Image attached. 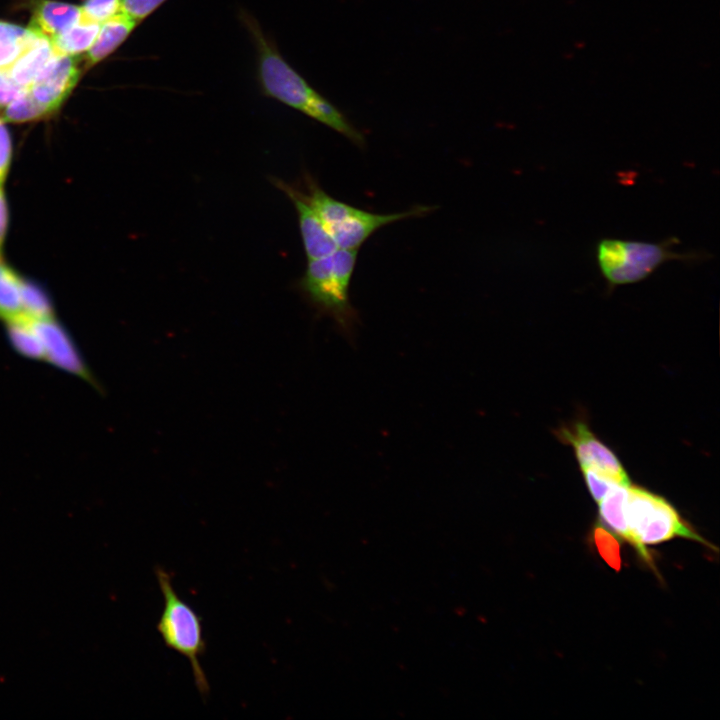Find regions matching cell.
I'll return each instance as SVG.
<instances>
[{
	"mask_svg": "<svg viewBox=\"0 0 720 720\" xmlns=\"http://www.w3.org/2000/svg\"><path fill=\"white\" fill-rule=\"evenodd\" d=\"M240 19L257 51L258 81L263 94L328 126L354 144L364 146L362 133L285 61L255 17L241 11Z\"/></svg>",
	"mask_w": 720,
	"mask_h": 720,
	"instance_id": "cell-1",
	"label": "cell"
},
{
	"mask_svg": "<svg viewBox=\"0 0 720 720\" xmlns=\"http://www.w3.org/2000/svg\"><path fill=\"white\" fill-rule=\"evenodd\" d=\"M679 243L674 236L659 242L604 238L596 245L595 257L609 289L643 281L669 261L698 263L711 257L705 251H676Z\"/></svg>",
	"mask_w": 720,
	"mask_h": 720,
	"instance_id": "cell-2",
	"label": "cell"
},
{
	"mask_svg": "<svg viewBox=\"0 0 720 720\" xmlns=\"http://www.w3.org/2000/svg\"><path fill=\"white\" fill-rule=\"evenodd\" d=\"M357 252L338 248L330 255L308 260L300 280L308 302L319 314L330 317L349 340L354 338L359 324V314L349 297Z\"/></svg>",
	"mask_w": 720,
	"mask_h": 720,
	"instance_id": "cell-3",
	"label": "cell"
},
{
	"mask_svg": "<svg viewBox=\"0 0 720 720\" xmlns=\"http://www.w3.org/2000/svg\"><path fill=\"white\" fill-rule=\"evenodd\" d=\"M624 516L629 533L628 544L652 568L653 559L647 545L685 538L713 547L681 517L671 503L642 487L631 484L627 487Z\"/></svg>",
	"mask_w": 720,
	"mask_h": 720,
	"instance_id": "cell-4",
	"label": "cell"
},
{
	"mask_svg": "<svg viewBox=\"0 0 720 720\" xmlns=\"http://www.w3.org/2000/svg\"><path fill=\"white\" fill-rule=\"evenodd\" d=\"M305 199L315 210L332 239L340 249L358 250L380 228L407 218L419 217L432 210L430 206H416L402 212L372 213L328 195L307 177Z\"/></svg>",
	"mask_w": 720,
	"mask_h": 720,
	"instance_id": "cell-5",
	"label": "cell"
},
{
	"mask_svg": "<svg viewBox=\"0 0 720 720\" xmlns=\"http://www.w3.org/2000/svg\"><path fill=\"white\" fill-rule=\"evenodd\" d=\"M155 576L164 599L157 631L166 647L189 660L195 685L200 695L207 697L210 686L200 662L206 650L202 618L176 593L169 573L157 566Z\"/></svg>",
	"mask_w": 720,
	"mask_h": 720,
	"instance_id": "cell-6",
	"label": "cell"
},
{
	"mask_svg": "<svg viewBox=\"0 0 720 720\" xmlns=\"http://www.w3.org/2000/svg\"><path fill=\"white\" fill-rule=\"evenodd\" d=\"M554 434L573 447L580 468L592 469L619 485H630L629 477L616 455L604 445L583 421L562 425Z\"/></svg>",
	"mask_w": 720,
	"mask_h": 720,
	"instance_id": "cell-7",
	"label": "cell"
},
{
	"mask_svg": "<svg viewBox=\"0 0 720 720\" xmlns=\"http://www.w3.org/2000/svg\"><path fill=\"white\" fill-rule=\"evenodd\" d=\"M76 56L57 54L40 75L26 88V93L44 117L56 112L70 95L80 78Z\"/></svg>",
	"mask_w": 720,
	"mask_h": 720,
	"instance_id": "cell-8",
	"label": "cell"
},
{
	"mask_svg": "<svg viewBox=\"0 0 720 720\" xmlns=\"http://www.w3.org/2000/svg\"><path fill=\"white\" fill-rule=\"evenodd\" d=\"M44 349V360L91 384L95 379L79 355L71 337L54 316L34 319Z\"/></svg>",
	"mask_w": 720,
	"mask_h": 720,
	"instance_id": "cell-9",
	"label": "cell"
},
{
	"mask_svg": "<svg viewBox=\"0 0 720 720\" xmlns=\"http://www.w3.org/2000/svg\"><path fill=\"white\" fill-rule=\"evenodd\" d=\"M275 185L291 199L296 208L300 233L308 260L330 255L338 249L319 216L305 199L304 194L279 179L276 180Z\"/></svg>",
	"mask_w": 720,
	"mask_h": 720,
	"instance_id": "cell-10",
	"label": "cell"
},
{
	"mask_svg": "<svg viewBox=\"0 0 720 720\" xmlns=\"http://www.w3.org/2000/svg\"><path fill=\"white\" fill-rule=\"evenodd\" d=\"M81 17L80 6L56 0H38L29 27L52 39L77 23Z\"/></svg>",
	"mask_w": 720,
	"mask_h": 720,
	"instance_id": "cell-11",
	"label": "cell"
},
{
	"mask_svg": "<svg viewBox=\"0 0 720 720\" xmlns=\"http://www.w3.org/2000/svg\"><path fill=\"white\" fill-rule=\"evenodd\" d=\"M139 25L133 18L120 12L100 25L95 41L86 55V68H90L111 55Z\"/></svg>",
	"mask_w": 720,
	"mask_h": 720,
	"instance_id": "cell-12",
	"label": "cell"
},
{
	"mask_svg": "<svg viewBox=\"0 0 720 720\" xmlns=\"http://www.w3.org/2000/svg\"><path fill=\"white\" fill-rule=\"evenodd\" d=\"M57 54L51 40L39 33L7 69L14 80L26 89Z\"/></svg>",
	"mask_w": 720,
	"mask_h": 720,
	"instance_id": "cell-13",
	"label": "cell"
},
{
	"mask_svg": "<svg viewBox=\"0 0 720 720\" xmlns=\"http://www.w3.org/2000/svg\"><path fill=\"white\" fill-rule=\"evenodd\" d=\"M100 25V23L82 16L77 23L50 40L58 54L78 56L90 49L99 32Z\"/></svg>",
	"mask_w": 720,
	"mask_h": 720,
	"instance_id": "cell-14",
	"label": "cell"
},
{
	"mask_svg": "<svg viewBox=\"0 0 720 720\" xmlns=\"http://www.w3.org/2000/svg\"><path fill=\"white\" fill-rule=\"evenodd\" d=\"M24 282L18 273L0 259V320L5 323L24 317Z\"/></svg>",
	"mask_w": 720,
	"mask_h": 720,
	"instance_id": "cell-15",
	"label": "cell"
},
{
	"mask_svg": "<svg viewBox=\"0 0 720 720\" xmlns=\"http://www.w3.org/2000/svg\"><path fill=\"white\" fill-rule=\"evenodd\" d=\"M7 335L14 350L33 360H44V349L34 319L21 317L6 322Z\"/></svg>",
	"mask_w": 720,
	"mask_h": 720,
	"instance_id": "cell-16",
	"label": "cell"
},
{
	"mask_svg": "<svg viewBox=\"0 0 720 720\" xmlns=\"http://www.w3.org/2000/svg\"><path fill=\"white\" fill-rule=\"evenodd\" d=\"M629 485H617L598 502L600 523L606 525L622 541L628 543L629 533L624 516V503Z\"/></svg>",
	"mask_w": 720,
	"mask_h": 720,
	"instance_id": "cell-17",
	"label": "cell"
},
{
	"mask_svg": "<svg viewBox=\"0 0 720 720\" xmlns=\"http://www.w3.org/2000/svg\"><path fill=\"white\" fill-rule=\"evenodd\" d=\"M38 34L31 27L0 20V69L10 66Z\"/></svg>",
	"mask_w": 720,
	"mask_h": 720,
	"instance_id": "cell-18",
	"label": "cell"
},
{
	"mask_svg": "<svg viewBox=\"0 0 720 720\" xmlns=\"http://www.w3.org/2000/svg\"><path fill=\"white\" fill-rule=\"evenodd\" d=\"M591 541L600 557L615 571L622 566L621 547L616 535L601 523L593 525Z\"/></svg>",
	"mask_w": 720,
	"mask_h": 720,
	"instance_id": "cell-19",
	"label": "cell"
},
{
	"mask_svg": "<svg viewBox=\"0 0 720 720\" xmlns=\"http://www.w3.org/2000/svg\"><path fill=\"white\" fill-rule=\"evenodd\" d=\"M23 309L26 318L41 319L54 316L46 293L39 286L27 280L23 287Z\"/></svg>",
	"mask_w": 720,
	"mask_h": 720,
	"instance_id": "cell-20",
	"label": "cell"
},
{
	"mask_svg": "<svg viewBox=\"0 0 720 720\" xmlns=\"http://www.w3.org/2000/svg\"><path fill=\"white\" fill-rule=\"evenodd\" d=\"M80 8L84 18L101 24L121 12V0H84Z\"/></svg>",
	"mask_w": 720,
	"mask_h": 720,
	"instance_id": "cell-21",
	"label": "cell"
},
{
	"mask_svg": "<svg viewBox=\"0 0 720 720\" xmlns=\"http://www.w3.org/2000/svg\"><path fill=\"white\" fill-rule=\"evenodd\" d=\"M167 0H121V12L141 23Z\"/></svg>",
	"mask_w": 720,
	"mask_h": 720,
	"instance_id": "cell-22",
	"label": "cell"
},
{
	"mask_svg": "<svg viewBox=\"0 0 720 720\" xmlns=\"http://www.w3.org/2000/svg\"><path fill=\"white\" fill-rule=\"evenodd\" d=\"M13 154L12 137L7 122L0 115V184L3 185L10 169Z\"/></svg>",
	"mask_w": 720,
	"mask_h": 720,
	"instance_id": "cell-23",
	"label": "cell"
},
{
	"mask_svg": "<svg viewBox=\"0 0 720 720\" xmlns=\"http://www.w3.org/2000/svg\"><path fill=\"white\" fill-rule=\"evenodd\" d=\"M587 488L595 501L599 502L613 487L619 485L610 478L592 469H581Z\"/></svg>",
	"mask_w": 720,
	"mask_h": 720,
	"instance_id": "cell-24",
	"label": "cell"
},
{
	"mask_svg": "<svg viewBox=\"0 0 720 720\" xmlns=\"http://www.w3.org/2000/svg\"><path fill=\"white\" fill-rule=\"evenodd\" d=\"M25 91L26 89L14 80L7 67L0 69V113Z\"/></svg>",
	"mask_w": 720,
	"mask_h": 720,
	"instance_id": "cell-25",
	"label": "cell"
},
{
	"mask_svg": "<svg viewBox=\"0 0 720 720\" xmlns=\"http://www.w3.org/2000/svg\"><path fill=\"white\" fill-rule=\"evenodd\" d=\"M9 223V210L6 195L0 184V259Z\"/></svg>",
	"mask_w": 720,
	"mask_h": 720,
	"instance_id": "cell-26",
	"label": "cell"
}]
</instances>
